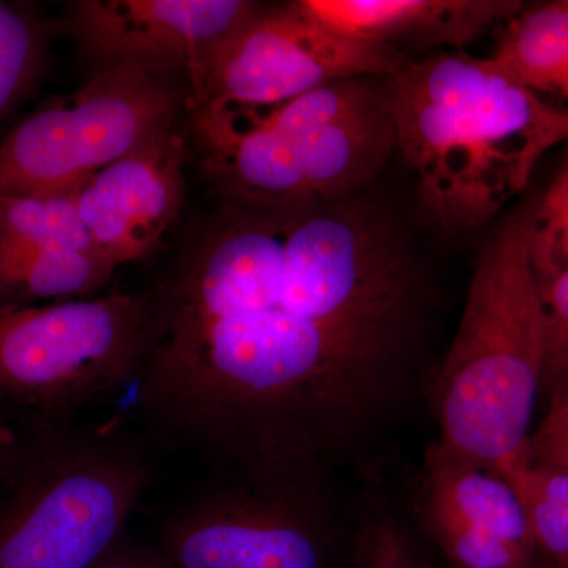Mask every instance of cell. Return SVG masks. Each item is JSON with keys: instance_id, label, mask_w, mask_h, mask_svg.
<instances>
[{"instance_id": "1", "label": "cell", "mask_w": 568, "mask_h": 568, "mask_svg": "<svg viewBox=\"0 0 568 568\" xmlns=\"http://www.w3.org/2000/svg\"><path fill=\"white\" fill-rule=\"evenodd\" d=\"M149 305L138 406L156 432L233 478L328 484L417 390L432 286L361 196L226 201Z\"/></svg>"}, {"instance_id": "2", "label": "cell", "mask_w": 568, "mask_h": 568, "mask_svg": "<svg viewBox=\"0 0 568 568\" xmlns=\"http://www.w3.org/2000/svg\"><path fill=\"white\" fill-rule=\"evenodd\" d=\"M395 145L422 200L452 231L484 226L568 144V108L547 102L491 59L444 51L383 78Z\"/></svg>"}, {"instance_id": "3", "label": "cell", "mask_w": 568, "mask_h": 568, "mask_svg": "<svg viewBox=\"0 0 568 568\" xmlns=\"http://www.w3.org/2000/svg\"><path fill=\"white\" fill-rule=\"evenodd\" d=\"M532 205L481 248L454 342L432 381L435 444L499 473L525 455L545 364Z\"/></svg>"}, {"instance_id": "4", "label": "cell", "mask_w": 568, "mask_h": 568, "mask_svg": "<svg viewBox=\"0 0 568 568\" xmlns=\"http://www.w3.org/2000/svg\"><path fill=\"white\" fill-rule=\"evenodd\" d=\"M205 166L226 201L339 203L361 196L395 145L383 78H351L272 106L190 103Z\"/></svg>"}, {"instance_id": "5", "label": "cell", "mask_w": 568, "mask_h": 568, "mask_svg": "<svg viewBox=\"0 0 568 568\" xmlns=\"http://www.w3.org/2000/svg\"><path fill=\"white\" fill-rule=\"evenodd\" d=\"M151 463L112 429H37L0 488V568H93L121 544Z\"/></svg>"}, {"instance_id": "6", "label": "cell", "mask_w": 568, "mask_h": 568, "mask_svg": "<svg viewBox=\"0 0 568 568\" xmlns=\"http://www.w3.org/2000/svg\"><path fill=\"white\" fill-rule=\"evenodd\" d=\"M151 305L132 294L0 308V410L37 429L63 426L93 399L136 381Z\"/></svg>"}, {"instance_id": "7", "label": "cell", "mask_w": 568, "mask_h": 568, "mask_svg": "<svg viewBox=\"0 0 568 568\" xmlns=\"http://www.w3.org/2000/svg\"><path fill=\"white\" fill-rule=\"evenodd\" d=\"M181 91L168 71L110 63L80 91L22 119L0 144V193L74 192L108 164L173 132Z\"/></svg>"}, {"instance_id": "8", "label": "cell", "mask_w": 568, "mask_h": 568, "mask_svg": "<svg viewBox=\"0 0 568 568\" xmlns=\"http://www.w3.org/2000/svg\"><path fill=\"white\" fill-rule=\"evenodd\" d=\"M328 484L227 477L168 523L178 568H336L343 555Z\"/></svg>"}, {"instance_id": "9", "label": "cell", "mask_w": 568, "mask_h": 568, "mask_svg": "<svg viewBox=\"0 0 568 568\" xmlns=\"http://www.w3.org/2000/svg\"><path fill=\"white\" fill-rule=\"evenodd\" d=\"M407 62L395 48L335 36L291 3L263 7L209 52L190 78V103L272 106L328 82L387 78Z\"/></svg>"}, {"instance_id": "10", "label": "cell", "mask_w": 568, "mask_h": 568, "mask_svg": "<svg viewBox=\"0 0 568 568\" xmlns=\"http://www.w3.org/2000/svg\"><path fill=\"white\" fill-rule=\"evenodd\" d=\"M416 515L452 568H536L537 548L515 488L437 444L426 450Z\"/></svg>"}, {"instance_id": "11", "label": "cell", "mask_w": 568, "mask_h": 568, "mask_svg": "<svg viewBox=\"0 0 568 568\" xmlns=\"http://www.w3.org/2000/svg\"><path fill=\"white\" fill-rule=\"evenodd\" d=\"M263 7L248 0H80L70 24L103 65L140 63L193 77L209 52Z\"/></svg>"}, {"instance_id": "12", "label": "cell", "mask_w": 568, "mask_h": 568, "mask_svg": "<svg viewBox=\"0 0 568 568\" xmlns=\"http://www.w3.org/2000/svg\"><path fill=\"white\" fill-rule=\"evenodd\" d=\"M186 148L170 132L108 164L74 190L93 245L115 265L142 261L162 245L183 203Z\"/></svg>"}, {"instance_id": "13", "label": "cell", "mask_w": 568, "mask_h": 568, "mask_svg": "<svg viewBox=\"0 0 568 568\" xmlns=\"http://www.w3.org/2000/svg\"><path fill=\"white\" fill-rule=\"evenodd\" d=\"M343 39L395 48L462 51L523 10L515 0H297L291 2Z\"/></svg>"}, {"instance_id": "14", "label": "cell", "mask_w": 568, "mask_h": 568, "mask_svg": "<svg viewBox=\"0 0 568 568\" xmlns=\"http://www.w3.org/2000/svg\"><path fill=\"white\" fill-rule=\"evenodd\" d=\"M118 265L97 248L26 246L0 252V308L92 297Z\"/></svg>"}, {"instance_id": "15", "label": "cell", "mask_w": 568, "mask_h": 568, "mask_svg": "<svg viewBox=\"0 0 568 568\" xmlns=\"http://www.w3.org/2000/svg\"><path fill=\"white\" fill-rule=\"evenodd\" d=\"M41 245L97 248L78 215L74 192L0 193V252Z\"/></svg>"}, {"instance_id": "16", "label": "cell", "mask_w": 568, "mask_h": 568, "mask_svg": "<svg viewBox=\"0 0 568 568\" xmlns=\"http://www.w3.org/2000/svg\"><path fill=\"white\" fill-rule=\"evenodd\" d=\"M497 474L517 491L537 552L568 568V473L530 465L523 455Z\"/></svg>"}, {"instance_id": "17", "label": "cell", "mask_w": 568, "mask_h": 568, "mask_svg": "<svg viewBox=\"0 0 568 568\" xmlns=\"http://www.w3.org/2000/svg\"><path fill=\"white\" fill-rule=\"evenodd\" d=\"M48 47L47 22L22 7L0 2V122L39 81Z\"/></svg>"}, {"instance_id": "18", "label": "cell", "mask_w": 568, "mask_h": 568, "mask_svg": "<svg viewBox=\"0 0 568 568\" xmlns=\"http://www.w3.org/2000/svg\"><path fill=\"white\" fill-rule=\"evenodd\" d=\"M351 551L355 568H432L405 521L379 497L362 510Z\"/></svg>"}, {"instance_id": "19", "label": "cell", "mask_w": 568, "mask_h": 568, "mask_svg": "<svg viewBox=\"0 0 568 568\" xmlns=\"http://www.w3.org/2000/svg\"><path fill=\"white\" fill-rule=\"evenodd\" d=\"M530 250L537 272L568 268V155L532 205Z\"/></svg>"}, {"instance_id": "20", "label": "cell", "mask_w": 568, "mask_h": 568, "mask_svg": "<svg viewBox=\"0 0 568 568\" xmlns=\"http://www.w3.org/2000/svg\"><path fill=\"white\" fill-rule=\"evenodd\" d=\"M537 272V271H536ZM545 312V364L541 390L568 388V268L537 272Z\"/></svg>"}, {"instance_id": "21", "label": "cell", "mask_w": 568, "mask_h": 568, "mask_svg": "<svg viewBox=\"0 0 568 568\" xmlns=\"http://www.w3.org/2000/svg\"><path fill=\"white\" fill-rule=\"evenodd\" d=\"M525 458L530 465L568 473V388L552 396L548 413L530 433Z\"/></svg>"}, {"instance_id": "22", "label": "cell", "mask_w": 568, "mask_h": 568, "mask_svg": "<svg viewBox=\"0 0 568 568\" xmlns=\"http://www.w3.org/2000/svg\"><path fill=\"white\" fill-rule=\"evenodd\" d=\"M93 568H178L163 552L148 551L125 545H115Z\"/></svg>"}, {"instance_id": "23", "label": "cell", "mask_w": 568, "mask_h": 568, "mask_svg": "<svg viewBox=\"0 0 568 568\" xmlns=\"http://www.w3.org/2000/svg\"><path fill=\"white\" fill-rule=\"evenodd\" d=\"M20 440L13 436L9 426L0 417V476L6 474L14 457H17L18 448H20Z\"/></svg>"}, {"instance_id": "24", "label": "cell", "mask_w": 568, "mask_h": 568, "mask_svg": "<svg viewBox=\"0 0 568 568\" xmlns=\"http://www.w3.org/2000/svg\"><path fill=\"white\" fill-rule=\"evenodd\" d=\"M555 97H558V99L568 103V54L566 67H564L562 74H560V80L558 82V88H556Z\"/></svg>"}]
</instances>
